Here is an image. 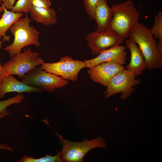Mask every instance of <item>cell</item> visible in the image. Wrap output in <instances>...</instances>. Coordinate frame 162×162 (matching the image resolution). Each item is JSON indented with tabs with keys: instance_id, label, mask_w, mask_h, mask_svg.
Wrapping results in <instances>:
<instances>
[{
	"instance_id": "obj_26",
	"label": "cell",
	"mask_w": 162,
	"mask_h": 162,
	"mask_svg": "<svg viewBox=\"0 0 162 162\" xmlns=\"http://www.w3.org/2000/svg\"><path fill=\"white\" fill-rule=\"evenodd\" d=\"M157 48L160 54L162 55V40H159L157 43Z\"/></svg>"
},
{
	"instance_id": "obj_8",
	"label": "cell",
	"mask_w": 162,
	"mask_h": 162,
	"mask_svg": "<svg viewBox=\"0 0 162 162\" xmlns=\"http://www.w3.org/2000/svg\"><path fill=\"white\" fill-rule=\"evenodd\" d=\"M85 67L84 61L74 60L68 56L62 57L58 62H44L40 66L42 69L47 72L73 81L77 80L79 72Z\"/></svg>"
},
{
	"instance_id": "obj_4",
	"label": "cell",
	"mask_w": 162,
	"mask_h": 162,
	"mask_svg": "<svg viewBox=\"0 0 162 162\" xmlns=\"http://www.w3.org/2000/svg\"><path fill=\"white\" fill-rule=\"evenodd\" d=\"M63 147L59 152L62 162H82L85 155L91 149L97 147L106 148L107 146L101 137L80 142H74L64 139L57 134Z\"/></svg>"
},
{
	"instance_id": "obj_24",
	"label": "cell",
	"mask_w": 162,
	"mask_h": 162,
	"mask_svg": "<svg viewBox=\"0 0 162 162\" xmlns=\"http://www.w3.org/2000/svg\"><path fill=\"white\" fill-rule=\"evenodd\" d=\"M2 40H0V51L2 49V45L3 43ZM8 74L6 71L3 66H2L0 62V82L4 76Z\"/></svg>"
},
{
	"instance_id": "obj_7",
	"label": "cell",
	"mask_w": 162,
	"mask_h": 162,
	"mask_svg": "<svg viewBox=\"0 0 162 162\" xmlns=\"http://www.w3.org/2000/svg\"><path fill=\"white\" fill-rule=\"evenodd\" d=\"M133 74L125 68L115 75L110 80L104 94L107 98L121 93L120 98L129 97L134 89V87L141 83Z\"/></svg>"
},
{
	"instance_id": "obj_11",
	"label": "cell",
	"mask_w": 162,
	"mask_h": 162,
	"mask_svg": "<svg viewBox=\"0 0 162 162\" xmlns=\"http://www.w3.org/2000/svg\"><path fill=\"white\" fill-rule=\"evenodd\" d=\"M126 47L120 45L108 49L95 57L85 60V68H89L109 61L115 62L122 65L125 64L127 54L125 50Z\"/></svg>"
},
{
	"instance_id": "obj_17",
	"label": "cell",
	"mask_w": 162,
	"mask_h": 162,
	"mask_svg": "<svg viewBox=\"0 0 162 162\" xmlns=\"http://www.w3.org/2000/svg\"><path fill=\"white\" fill-rule=\"evenodd\" d=\"M19 162H62L59 152L54 156L47 154L40 158H34L32 156L24 155L18 161Z\"/></svg>"
},
{
	"instance_id": "obj_15",
	"label": "cell",
	"mask_w": 162,
	"mask_h": 162,
	"mask_svg": "<svg viewBox=\"0 0 162 162\" xmlns=\"http://www.w3.org/2000/svg\"><path fill=\"white\" fill-rule=\"evenodd\" d=\"M32 20L45 26L54 25L57 19L54 9L50 8H41L32 6L29 12Z\"/></svg>"
},
{
	"instance_id": "obj_23",
	"label": "cell",
	"mask_w": 162,
	"mask_h": 162,
	"mask_svg": "<svg viewBox=\"0 0 162 162\" xmlns=\"http://www.w3.org/2000/svg\"><path fill=\"white\" fill-rule=\"evenodd\" d=\"M3 5L8 10H11L14 5L15 0H0Z\"/></svg>"
},
{
	"instance_id": "obj_10",
	"label": "cell",
	"mask_w": 162,
	"mask_h": 162,
	"mask_svg": "<svg viewBox=\"0 0 162 162\" xmlns=\"http://www.w3.org/2000/svg\"><path fill=\"white\" fill-rule=\"evenodd\" d=\"M125 68L117 62L109 61L89 68L88 73L93 81L106 87L111 79Z\"/></svg>"
},
{
	"instance_id": "obj_3",
	"label": "cell",
	"mask_w": 162,
	"mask_h": 162,
	"mask_svg": "<svg viewBox=\"0 0 162 162\" xmlns=\"http://www.w3.org/2000/svg\"><path fill=\"white\" fill-rule=\"evenodd\" d=\"M113 16L109 30L124 39L129 37L130 30L139 22L140 14L134 7L132 1L114 4L111 7Z\"/></svg>"
},
{
	"instance_id": "obj_13",
	"label": "cell",
	"mask_w": 162,
	"mask_h": 162,
	"mask_svg": "<svg viewBox=\"0 0 162 162\" xmlns=\"http://www.w3.org/2000/svg\"><path fill=\"white\" fill-rule=\"evenodd\" d=\"M125 44L126 47L130 51L131 58L129 63L125 68L136 77L141 75L146 68L144 57L138 46L131 39L127 40Z\"/></svg>"
},
{
	"instance_id": "obj_20",
	"label": "cell",
	"mask_w": 162,
	"mask_h": 162,
	"mask_svg": "<svg viewBox=\"0 0 162 162\" xmlns=\"http://www.w3.org/2000/svg\"><path fill=\"white\" fill-rule=\"evenodd\" d=\"M32 6L31 0H18L10 10L15 13L27 14L29 13Z\"/></svg>"
},
{
	"instance_id": "obj_18",
	"label": "cell",
	"mask_w": 162,
	"mask_h": 162,
	"mask_svg": "<svg viewBox=\"0 0 162 162\" xmlns=\"http://www.w3.org/2000/svg\"><path fill=\"white\" fill-rule=\"evenodd\" d=\"M151 32L154 37L162 40V12L159 11L154 18L152 28L150 29Z\"/></svg>"
},
{
	"instance_id": "obj_16",
	"label": "cell",
	"mask_w": 162,
	"mask_h": 162,
	"mask_svg": "<svg viewBox=\"0 0 162 162\" xmlns=\"http://www.w3.org/2000/svg\"><path fill=\"white\" fill-rule=\"evenodd\" d=\"M4 12L0 18V40L2 38V41L4 42L10 40V36L6 34L7 31L17 19L22 16L23 13L10 11L4 5Z\"/></svg>"
},
{
	"instance_id": "obj_5",
	"label": "cell",
	"mask_w": 162,
	"mask_h": 162,
	"mask_svg": "<svg viewBox=\"0 0 162 162\" xmlns=\"http://www.w3.org/2000/svg\"><path fill=\"white\" fill-rule=\"evenodd\" d=\"M19 78L26 84L37 88L40 91L49 93L64 87L68 83V80L47 72L38 66Z\"/></svg>"
},
{
	"instance_id": "obj_12",
	"label": "cell",
	"mask_w": 162,
	"mask_h": 162,
	"mask_svg": "<svg viewBox=\"0 0 162 162\" xmlns=\"http://www.w3.org/2000/svg\"><path fill=\"white\" fill-rule=\"evenodd\" d=\"M40 91L38 88L25 84L10 74L4 76L0 82V99L4 98L6 94L9 92H16L20 94Z\"/></svg>"
},
{
	"instance_id": "obj_6",
	"label": "cell",
	"mask_w": 162,
	"mask_h": 162,
	"mask_svg": "<svg viewBox=\"0 0 162 162\" xmlns=\"http://www.w3.org/2000/svg\"><path fill=\"white\" fill-rule=\"evenodd\" d=\"M3 66L8 74L16 75L18 77L23 76L44 62L39 54L32 51L30 48H24L23 52L11 57Z\"/></svg>"
},
{
	"instance_id": "obj_14",
	"label": "cell",
	"mask_w": 162,
	"mask_h": 162,
	"mask_svg": "<svg viewBox=\"0 0 162 162\" xmlns=\"http://www.w3.org/2000/svg\"><path fill=\"white\" fill-rule=\"evenodd\" d=\"M113 11L107 4V0H99L94 12V19L97 25L96 31L99 32L109 30Z\"/></svg>"
},
{
	"instance_id": "obj_28",
	"label": "cell",
	"mask_w": 162,
	"mask_h": 162,
	"mask_svg": "<svg viewBox=\"0 0 162 162\" xmlns=\"http://www.w3.org/2000/svg\"><path fill=\"white\" fill-rule=\"evenodd\" d=\"M4 5L2 4V6H0V12H2L4 11Z\"/></svg>"
},
{
	"instance_id": "obj_25",
	"label": "cell",
	"mask_w": 162,
	"mask_h": 162,
	"mask_svg": "<svg viewBox=\"0 0 162 162\" xmlns=\"http://www.w3.org/2000/svg\"><path fill=\"white\" fill-rule=\"evenodd\" d=\"M0 150H5L12 152L13 148L10 146L6 143H2L0 144Z\"/></svg>"
},
{
	"instance_id": "obj_19",
	"label": "cell",
	"mask_w": 162,
	"mask_h": 162,
	"mask_svg": "<svg viewBox=\"0 0 162 162\" xmlns=\"http://www.w3.org/2000/svg\"><path fill=\"white\" fill-rule=\"evenodd\" d=\"M24 98V95L18 94L7 100H0V113L10 112L7 109L8 107L13 104L21 103Z\"/></svg>"
},
{
	"instance_id": "obj_21",
	"label": "cell",
	"mask_w": 162,
	"mask_h": 162,
	"mask_svg": "<svg viewBox=\"0 0 162 162\" xmlns=\"http://www.w3.org/2000/svg\"><path fill=\"white\" fill-rule=\"evenodd\" d=\"M99 0H83L85 8L89 19H94V12Z\"/></svg>"
},
{
	"instance_id": "obj_22",
	"label": "cell",
	"mask_w": 162,
	"mask_h": 162,
	"mask_svg": "<svg viewBox=\"0 0 162 162\" xmlns=\"http://www.w3.org/2000/svg\"><path fill=\"white\" fill-rule=\"evenodd\" d=\"M33 6L41 8H50L52 4L50 0H31Z\"/></svg>"
},
{
	"instance_id": "obj_1",
	"label": "cell",
	"mask_w": 162,
	"mask_h": 162,
	"mask_svg": "<svg viewBox=\"0 0 162 162\" xmlns=\"http://www.w3.org/2000/svg\"><path fill=\"white\" fill-rule=\"evenodd\" d=\"M129 37L138 45L144 57L146 68L152 70L162 68V55L158 51L150 29L138 22L131 29Z\"/></svg>"
},
{
	"instance_id": "obj_2",
	"label": "cell",
	"mask_w": 162,
	"mask_h": 162,
	"mask_svg": "<svg viewBox=\"0 0 162 162\" xmlns=\"http://www.w3.org/2000/svg\"><path fill=\"white\" fill-rule=\"evenodd\" d=\"M32 20L26 14L24 17L19 18L10 28V32L14 37V40L11 44L6 46L3 50L7 52L11 57L21 52L26 46H40L38 39L40 32L34 26H30Z\"/></svg>"
},
{
	"instance_id": "obj_9",
	"label": "cell",
	"mask_w": 162,
	"mask_h": 162,
	"mask_svg": "<svg viewBox=\"0 0 162 162\" xmlns=\"http://www.w3.org/2000/svg\"><path fill=\"white\" fill-rule=\"evenodd\" d=\"M124 40L110 30L102 32L96 30L89 33L86 37L88 46L94 55H98L108 49L120 45Z\"/></svg>"
},
{
	"instance_id": "obj_27",
	"label": "cell",
	"mask_w": 162,
	"mask_h": 162,
	"mask_svg": "<svg viewBox=\"0 0 162 162\" xmlns=\"http://www.w3.org/2000/svg\"><path fill=\"white\" fill-rule=\"evenodd\" d=\"M10 113V112L0 113V119L4 118L5 116L8 115Z\"/></svg>"
}]
</instances>
